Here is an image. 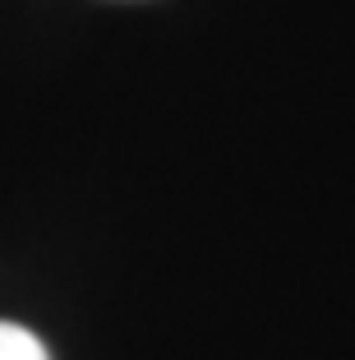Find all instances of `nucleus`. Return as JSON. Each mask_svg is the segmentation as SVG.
<instances>
[{
	"instance_id": "f257e3e1",
	"label": "nucleus",
	"mask_w": 355,
	"mask_h": 360,
	"mask_svg": "<svg viewBox=\"0 0 355 360\" xmlns=\"http://www.w3.org/2000/svg\"><path fill=\"white\" fill-rule=\"evenodd\" d=\"M0 360H51V356H46V347L28 328L0 319Z\"/></svg>"
}]
</instances>
